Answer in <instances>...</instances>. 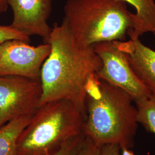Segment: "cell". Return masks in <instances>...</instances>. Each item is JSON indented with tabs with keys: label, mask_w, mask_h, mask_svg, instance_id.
<instances>
[{
	"label": "cell",
	"mask_w": 155,
	"mask_h": 155,
	"mask_svg": "<svg viewBox=\"0 0 155 155\" xmlns=\"http://www.w3.org/2000/svg\"><path fill=\"white\" fill-rule=\"evenodd\" d=\"M8 7V0H0V14L5 12Z\"/></svg>",
	"instance_id": "e0dca14e"
},
{
	"label": "cell",
	"mask_w": 155,
	"mask_h": 155,
	"mask_svg": "<svg viewBox=\"0 0 155 155\" xmlns=\"http://www.w3.org/2000/svg\"><path fill=\"white\" fill-rule=\"evenodd\" d=\"M85 135L82 133L68 140L61 148L52 155H76L80 149Z\"/></svg>",
	"instance_id": "5bb4252c"
},
{
	"label": "cell",
	"mask_w": 155,
	"mask_h": 155,
	"mask_svg": "<svg viewBox=\"0 0 155 155\" xmlns=\"http://www.w3.org/2000/svg\"><path fill=\"white\" fill-rule=\"evenodd\" d=\"M42 95L40 81L14 75H0V127L21 117L33 115Z\"/></svg>",
	"instance_id": "5b68a950"
},
{
	"label": "cell",
	"mask_w": 155,
	"mask_h": 155,
	"mask_svg": "<svg viewBox=\"0 0 155 155\" xmlns=\"http://www.w3.org/2000/svg\"><path fill=\"white\" fill-rule=\"evenodd\" d=\"M13 13L12 26L28 36L47 40L51 32L48 24L52 0H8Z\"/></svg>",
	"instance_id": "ba28073f"
},
{
	"label": "cell",
	"mask_w": 155,
	"mask_h": 155,
	"mask_svg": "<svg viewBox=\"0 0 155 155\" xmlns=\"http://www.w3.org/2000/svg\"><path fill=\"white\" fill-rule=\"evenodd\" d=\"M118 41L94 45L102 66L97 73L100 79L124 90L134 102L150 97L151 93L133 71L126 54L120 50Z\"/></svg>",
	"instance_id": "8992f818"
},
{
	"label": "cell",
	"mask_w": 155,
	"mask_h": 155,
	"mask_svg": "<svg viewBox=\"0 0 155 155\" xmlns=\"http://www.w3.org/2000/svg\"><path fill=\"white\" fill-rule=\"evenodd\" d=\"M133 101L125 91L95 75L86 89L84 135L101 145L132 148L139 124Z\"/></svg>",
	"instance_id": "7a4b0ae2"
},
{
	"label": "cell",
	"mask_w": 155,
	"mask_h": 155,
	"mask_svg": "<svg viewBox=\"0 0 155 155\" xmlns=\"http://www.w3.org/2000/svg\"><path fill=\"white\" fill-rule=\"evenodd\" d=\"M118 43L137 77L155 95V51L143 45L139 39L118 41Z\"/></svg>",
	"instance_id": "9c48e42d"
},
{
	"label": "cell",
	"mask_w": 155,
	"mask_h": 155,
	"mask_svg": "<svg viewBox=\"0 0 155 155\" xmlns=\"http://www.w3.org/2000/svg\"><path fill=\"white\" fill-rule=\"evenodd\" d=\"M50 54L41 67L40 106L56 100L68 101L86 115V89L102 66L94 47L78 45L64 20L51 28L45 41Z\"/></svg>",
	"instance_id": "6da1fadb"
},
{
	"label": "cell",
	"mask_w": 155,
	"mask_h": 155,
	"mask_svg": "<svg viewBox=\"0 0 155 155\" xmlns=\"http://www.w3.org/2000/svg\"><path fill=\"white\" fill-rule=\"evenodd\" d=\"M137 110V120L145 129L155 135V95L134 102Z\"/></svg>",
	"instance_id": "7c38bea8"
},
{
	"label": "cell",
	"mask_w": 155,
	"mask_h": 155,
	"mask_svg": "<svg viewBox=\"0 0 155 155\" xmlns=\"http://www.w3.org/2000/svg\"><path fill=\"white\" fill-rule=\"evenodd\" d=\"M33 115L21 117L0 127V155H17V141Z\"/></svg>",
	"instance_id": "8fae6325"
},
{
	"label": "cell",
	"mask_w": 155,
	"mask_h": 155,
	"mask_svg": "<svg viewBox=\"0 0 155 155\" xmlns=\"http://www.w3.org/2000/svg\"><path fill=\"white\" fill-rule=\"evenodd\" d=\"M101 145L85 136L80 149L76 155H101Z\"/></svg>",
	"instance_id": "9a60e30c"
},
{
	"label": "cell",
	"mask_w": 155,
	"mask_h": 155,
	"mask_svg": "<svg viewBox=\"0 0 155 155\" xmlns=\"http://www.w3.org/2000/svg\"><path fill=\"white\" fill-rule=\"evenodd\" d=\"M121 155H136L132 150L126 147H121Z\"/></svg>",
	"instance_id": "ac0fdd59"
},
{
	"label": "cell",
	"mask_w": 155,
	"mask_h": 155,
	"mask_svg": "<svg viewBox=\"0 0 155 155\" xmlns=\"http://www.w3.org/2000/svg\"><path fill=\"white\" fill-rule=\"evenodd\" d=\"M133 6V25L127 35L130 40L139 39L144 33L151 32L155 37V0H120Z\"/></svg>",
	"instance_id": "30bf717a"
},
{
	"label": "cell",
	"mask_w": 155,
	"mask_h": 155,
	"mask_svg": "<svg viewBox=\"0 0 155 155\" xmlns=\"http://www.w3.org/2000/svg\"><path fill=\"white\" fill-rule=\"evenodd\" d=\"M63 20L83 47L125 41L133 25V13L120 0H67Z\"/></svg>",
	"instance_id": "3957f363"
},
{
	"label": "cell",
	"mask_w": 155,
	"mask_h": 155,
	"mask_svg": "<svg viewBox=\"0 0 155 155\" xmlns=\"http://www.w3.org/2000/svg\"><path fill=\"white\" fill-rule=\"evenodd\" d=\"M12 40H19L27 43H29L30 38L25 33L19 31L16 28L10 25H0V45L7 41Z\"/></svg>",
	"instance_id": "4fadbf2b"
},
{
	"label": "cell",
	"mask_w": 155,
	"mask_h": 155,
	"mask_svg": "<svg viewBox=\"0 0 155 155\" xmlns=\"http://www.w3.org/2000/svg\"><path fill=\"white\" fill-rule=\"evenodd\" d=\"M49 43L32 46L19 40L0 45V75H14L40 81L41 67L50 54Z\"/></svg>",
	"instance_id": "52a82bcc"
},
{
	"label": "cell",
	"mask_w": 155,
	"mask_h": 155,
	"mask_svg": "<svg viewBox=\"0 0 155 155\" xmlns=\"http://www.w3.org/2000/svg\"><path fill=\"white\" fill-rule=\"evenodd\" d=\"M101 155H121V147L117 144H104L101 146Z\"/></svg>",
	"instance_id": "2e32d148"
},
{
	"label": "cell",
	"mask_w": 155,
	"mask_h": 155,
	"mask_svg": "<svg viewBox=\"0 0 155 155\" xmlns=\"http://www.w3.org/2000/svg\"><path fill=\"white\" fill-rule=\"evenodd\" d=\"M86 115L72 102L56 100L39 106L17 141V155H52L83 133Z\"/></svg>",
	"instance_id": "277c9868"
}]
</instances>
